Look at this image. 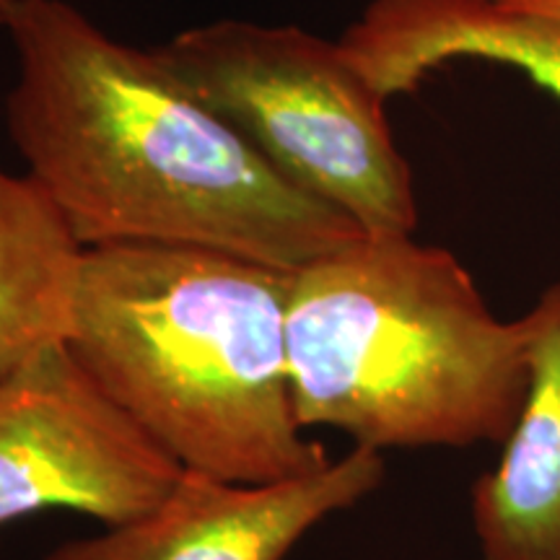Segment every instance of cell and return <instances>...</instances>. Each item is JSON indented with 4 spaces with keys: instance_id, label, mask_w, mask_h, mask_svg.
<instances>
[{
    "instance_id": "cell-1",
    "label": "cell",
    "mask_w": 560,
    "mask_h": 560,
    "mask_svg": "<svg viewBox=\"0 0 560 560\" xmlns=\"http://www.w3.org/2000/svg\"><path fill=\"white\" fill-rule=\"evenodd\" d=\"M5 128L83 249L164 244L296 272L363 231L283 177L153 50L66 0H13Z\"/></svg>"
},
{
    "instance_id": "cell-2",
    "label": "cell",
    "mask_w": 560,
    "mask_h": 560,
    "mask_svg": "<svg viewBox=\"0 0 560 560\" xmlns=\"http://www.w3.org/2000/svg\"><path fill=\"white\" fill-rule=\"evenodd\" d=\"M289 289L291 272L223 252L89 247L68 348L182 470L299 478L330 457L293 408Z\"/></svg>"
},
{
    "instance_id": "cell-3",
    "label": "cell",
    "mask_w": 560,
    "mask_h": 560,
    "mask_svg": "<svg viewBox=\"0 0 560 560\" xmlns=\"http://www.w3.org/2000/svg\"><path fill=\"white\" fill-rule=\"evenodd\" d=\"M289 369L304 431L380 454L503 444L527 395V332L450 249L363 234L291 272Z\"/></svg>"
},
{
    "instance_id": "cell-4",
    "label": "cell",
    "mask_w": 560,
    "mask_h": 560,
    "mask_svg": "<svg viewBox=\"0 0 560 560\" xmlns=\"http://www.w3.org/2000/svg\"><path fill=\"white\" fill-rule=\"evenodd\" d=\"M153 52L283 177L342 210L363 234H416V185L387 100L340 42L221 19Z\"/></svg>"
},
{
    "instance_id": "cell-5",
    "label": "cell",
    "mask_w": 560,
    "mask_h": 560,
    "mask_svg": "<svg viewBox=\"0 0 560 560\" xmlns=\"http://www.w3.org/2000/svg\"><path fill=\"white\" fill-rule=\"evenodd\" d=\"M179 475L68 342L0 380V527L50 509L109 527L156 506Z\"/></svg>"
},
{
    "instance_id": "cell-6",
    "label": "cell",
    "mask_w": 560,
    "mask_h": 560,
    "mask_svg": "<svg viewBox=\"0 0 560 560\" xmlns=\"http://www.w3.org/2000/svg\"><path fill=\"white\" fill-rule=\"evenodd\" d=\"M382 480V454L363 446L272 482L182 470L156 506L62 542L45 560H285L314 527L369 499Z\"/></svg>"
},
{
    "instance_id": "cell-7",
    "label": "cell",
    "mask_w": 560,
    "mask_h": 560,
    "mask_svg": "<svg viewBox=\"0 0 560 560\" xmlns=\"http://www.w3.org/2000/svg\"><path fill=\"white\" fill-rule=\"evenodd\" d=\"M384 100L454 60L522 70L560 102V16L501 0H371L338 39Z\"/></svg>"
},
{
    "instance_id": "cell-8",
    "label": "cell",
    "mask_w": 560,
    "mask_h": 560,
    "mask_svg": "<svg viewBox=\"0 0 560 560\" xmlns=\"http://www.w3.org/2000/svg\"><path fill=\"white\" fill-rule=\"evenodd\" d=\"M529 384L499 465L472 486L482 560H560V283L522 317Z\"/></svg>"
},
{
    "instance_id": "cell-9",
    "label": "cell",
    "mask_w": 560,
    "mask_h": 560,
    "mask_svg": "<svg viewBox=\"0 0 560 560\" xmlns=\"http://www.w3.org/2000/svg\"><path fill=\"white\" fill-rule=\"evenodd\" d=\"M81 255L37 182L0 170V380L68 342Z\"/></svg>"
},
{
    "instance_id": "cell-10",
    "label": "cell",
    "mask_w": 560,
    "mask_h": 560,
    "mask_svg": "<svg viewBox=\"0 0 560 560\" xmlns=\"http://www.w3.org/2000/svg\"><path fill=\"white\" fill-rule=\"evenodd\" d=\"M501 3L516 5V9L542 11V13H552V16H560V0H501Z\"/></svg>"
},
{
    "instance_id": "cell-11",
    "label": "cell",
    "mask_w": 560,
    "mask_h": 560,
    "mask_svg": "<svg viewBox=\"0 0 560 560\" xmlns=\"http://www.w3.org/2000/svg\"><path fill=\"white\" fill-rule=\"evenodd\" d=\"M11 5H13V0H0V30L5 26V19H9Z\"/></svg>"
}]
</instances>
